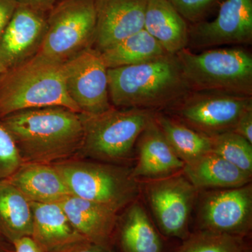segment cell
<instances>
[{"label": "cell", "instance_id": "cell-1", "mask_svg": "<svg viewBox=\"0 0 252 252\" xmlns=\"http://www.w3.org/2000/svg\"><path fill=\"white\" fill-rule=\"evenodd\" d=\"M12 136L23 163L54 164L77 156L80 114L62 107L26 109L0 119Z\"/></svg>", "mask_w": 252, "mask_h": 252}, {"label": "cell", "instance_id": "cell-2", "mask_svg": "<svg viewBox=\"0 0 252 252\" xmlns=\"http://www.w3.org/2000/svg\"><path fill=\"white\" fill-rule=\"evenodd\" d=\"M110 102L121 109L156 108L182 98L189 90L176 55L107 69Z\"/></svg>", "mask_w": 252, "mask_h": 252}, {"label": "cell", "instance_id": "cell-3", "mask_svg": "<svg viewBox=\"0 0 252 252\" xmlns=\"http://www.w3.org/2000/svg\"><path fill=\"white\" fill-rule=\"evenodd\" d=\"M49 107L81 113L66 90L63 64L36 55L0 74V119L20 111Z\"/></svg>", "mask_w": 252, "mask_h": 252}, {"label": "cell", "instance_id": "cell-4", "mask_svg": "<svg viewBox=\"0 0 252 252\" xmlns=\"http://www.w3.org/2000/svg\"><path fill=\"white\" fill-rule=\"evenodd\" d=\"M79 114L83 137L77 156L113 164L130 157L141 134L154 118L146 109L113 107L99 114Z\"/></svg>", "mask_w": 252, "mask_h": 252}, {"label": "cell", "instance_id": "cell-5", "mask_svg": "<svg viewBox=\"0 0 252 252\" xmlns=\"http://www.w3.org/2000/svg\"><path fill=\"white\" fill-rule=\"evenodd\" d=\"M71 194L119 212L137 200L140 181L132 169L118 164L67 159L51 164Z\"/></svg>", "mask_w": 252, "mask_h": 252}, {"label": "cell", "instance_id": "cell-6", "mask_svg": "<svg viewBox=\"0 0 252 252\" xmlns=\"http://www.w3.org/2000/svg\"><path fill=\"white\" fill-rule=\"evenodd\" d=\"M189 89L250 96L252 94V58L239 49L193 54L187 49L176 54Z\"/></svg>", "mask_w": 252, "mask_h": 252}, {"label": "cell", "instance_id": "cell-7", "mask_svg": "<svg viewBox=\"0 0 252 252\" xmlns=\"http://www.w3.org/2000/svg\"><path fill=\"white\" fill-rule=\"evenodd\" d=\"M95 24L94 0H62L48 13L45 36L36 55L64 64L93 48Z\"/></svg>", "mask_w": 252, "mask_h": 252}, {"label": "cell", "instance_id": "cell-8", "mask_svg": "<svg viewBox=\"0 0 252 252\" xmlns=\"http://www.w3.org/2000/svg\"><path fill=\"white\" fill-rule=\"evenodd\" d=\"M145 195L160 230L171 238L185 240L198 191L182 171L162 178L147 180Z\"/></svg>", "mask_w": 252, "mask_h": 252}, {"label": "cell", "instance_id": "cell-9", "mask_svg": "<svg viewBox=\"0 0 252 252\" xmlns=\"http://www.w3.org/2000/svg\"><path fill=\"white\" fill-rule=\"evenodd\" d=\"M107 69L100 52L94 48L63 64L66 90L81 113L95 114L112 108Z\"/></svg>", "mask_w": 252, "mask_h": 252}, {"label": "cell", "instance_id": "cell-10", "mask_svg": "<svg viewBox=\"0 0 252 252\" xmlns=\"http://www.w3.org/2000/svg\"><path fill=\"white\" fill-rule=\"evenodd\" d=\"M198 214L200 230L246 238L252 227L251 183L204 193Z\"/></svg>", "mask_w": 252, "mask_h": 252}, {"label": "cell", "instance_id": "cell-11", "mask_svg": "<svg viewBox=\"0 0 252 252\" xmlns=\"http://www.w3.org/2000/svg\"><path fill=\"white\" fill-rule=\"evenodd\" d=\"M251 109L250 96L209 92L187 99L179 114L195 130L214 136L233 130L240 117Z\"/></svg>", "mask_w": 252, "mask_h": 252}, {"label": "cell", "instance_id": "cell-12", "mask_svg": "<svg viewBox=\"0 0 252 252\" xmlns=\"http://www.w3.org/2000/svg\"><path fill=\"white\" fill-rule=\"evenodd\" d=\"M47 14L18 5L0 36V63L5 69L19 65L38 54L46 34Z\"/></svg>", "mask_w": 252, "mask_h": 252}, {"label": "cell", "instance_id": "cell-13", "mask_svg": "<svg viewBox=\"0 0 252 252\" xmlns=\"http://www.w3.org/2000/svg\"><path fill=\"white\" fill-rule=\"evenodd\" d=\"M198 46L250 43L252 39V0H225L216 19L197 23L190 32Z\"/></svg>", "mask_w": 252, "mask_h": 252}, {"label": "cell", "instance_id": "cell-14", "mask_svg": "<svg viewBox=\"0 0 252 252\" xmlns=\"http://www.w3.org/2000/svg\"><path fill=\"white\" fill-rule=\"evenodd\" d=\"M147 0H94L95 31L93 48L102 52L144 30Z\"/></svg>", "mask_w": 252, "mask_h": 252}, {"label": "cell", "instance_id": "cell-15", "mask_svg": "<svg viewBox=\"0 0 252 252\" xmlns=\"http://www.w3.org/2000/svg\"><path fill=\"white\" fill-rule=\"evenodd\" d=\"M138 155L132 174L137 180H154L180 172L185 162L177 156L155 119L138 138Z\"/></svg>", "mask_w": 252, "mask_h": 252}, {"label": "cell", "instance_id": "cell-16", "mask_svg": "<svg viewBox=\"0 0 252 252\" xmlns=\"http://www.w3.org/2000/svg\"><path fill=\"white\" fill-rule=\"evenodd\" d=\"M59 204L71 224L86 241L109 248L118 223V212L73 195Z\"/></svg>", "mask_w": 252, "mask_h": 252}, {"label": "cell", "instance_id": "cell-17", "mask_svg": "<svg viewBox=\"0 0 252 252\" xmlns=\"http://www.w3.org/2000/svg\"><path fill=\"white\" fill-rule=\"evenodd\" d=\"M31 205L32 238L44 252H67L87 242L71 224L59 203L31 202Z\"/></svg>", "mask_w": 252, "mask_h": 252}, {"label": "cell", "instance_id": "cell-18", "mask_svg": "<svg viewBox=\"0 0 252 252\" xmlns=\"http://www.w3.org/2000/svg\"><path fill=\"white\" fill-rule=\"evenodd\" d=\"M8 180L31 203H59L72 195L51 164L23 163Z\"/></svg>", "mask_w": 252, "mask_h": 252}, {"label": "cell", "instance_id": "cell-19", "mask_svg": "<svg viewBox=\"0 0 252 252\" xmlns=\"http://www.w3.org/2000/svg\"><path fill=\"white\" fill-rule=\"evenodd\" d=\"M144 29L167 54L176 55L188 44L187 21L169 0H147Z\"/></svg>", "mask_w": 252, "mask_h": 252}, {"label": "cell", "instance_id": "cell-20", "mask_svg": "<svg viewBox=\"0 0 252 252\" xmlns=\"http://www.w3.org/2000/svg\"><path fill=\"white\" fill-rule=\"evenodd\" d=\"M182 172L198 190L237 188L252 180V175L212 152L186 163Z\"/></svg>", "mask_w": 252, "mask_h": 252}, {"label": "cell", "instance_id": "cell-21", "mask_svg": "<svg viewBox=\"0 0 252 252\" xmlns=\"http://www.w3.org/2000/svg\"><path fill=\"white\" fill-rule=\"evenodd\" d=\"M32 230L31 202L9 180L0 181V234L12 244Z\"/></svg>", "mask_w": 252, "mask_h": 252}, {"label": "cell", "instance_id": "cell-22", "mask_svg": "<svg viewBox=\"0 0 252 252\" xmlns=\"http://www.w3.org/2000/svg\"><path fill=\"white\" fill-rule=\"evenodd\" d=\"M127 207L119 230L123 252H163L162 239L142 204L136 200Z\"/></svg>", "mask_w": 252, "mask_h": 252}, {"label": "cell", "instance_id": "cell-23", "mask_svg": "<svg viewBox=\"0 0 252 252\" xmlns=\"http://www.w3.org/2000/svg\"><path fill=\"white\" fill-rule=\"evenodd\" d=\"M100 55L106 67L110 69L149 62L167 54L144 29L104 50Z\"/></svg>", "mask_w": 252, "mask_h": 252}, {"label": "cell", "instance_id": "cell-24", "mask_svg": "<svg viewBox=\"0 0 252 252\" xmlns=\"http://www.w3.org/2000/svg\"><path fill=\"white\" fill-rule=\"evenodd\" d=\"M154 119L168 143L185 164L211 152V136L165 116L159 115Z\"/></svg>", "mask_w": 252, "mask_h": 252}, {"label": "cell", "instance_id": "cell-25", "mask_svg": "<svg viewBox=\"0 0 252 252\" xmlns=\"http://www.w3.org/2000/svg\"><path fill=\"white\" fill-rule=\"evenodd\" d=\"M175 252H252L246 238L198 230L183 240Z\"/></svg>", "mask_w": 252, "mask_h": 252}, {"label": "cell", "instance_id": "cell-26", "mask_svg": "<svg viewBox=\"0 0 252 252\" xmlns=\"http://www.w3.org/2000/svg\"><path fill=\"white\" fill-rule=\"evenodd\" d=\"M212 153L252 175V144L234 131L211 136Z\"/></svg>", "mask_w": 252, "mask_h": 252}, {"label": "cell", "instance_id": "cell-27", "mask_svg": "<svg viewBox=\"0 0 252 252\" xmlns=\"http://www.w3.org/2000/svg\"><path fill=\"white\" fill-rule=\"evenodd\" d=\"M23 163L12 136L0 122V181L9 179Z\"/></svg>", "mask_w": 252, "mask_h": 252}, {"label": "cell", "instance_id": "cell-28", "mask_svg": "<svg viewBox=\"0 0 252 252\" xmlns=\"http://www.w3.org/2000/svg\"><path fill=\"white\" fill-rule=\"evenodd\" d=\"M186 21L199 23L220 0H169Z\"/></svg>", "mask_w": 252, "mask_h": 252}, {"label": "cell", "instance_id": "cell-29", "mask_svg": "<svg viewBox=\"0 0 252 252\" xmlns=\"http://www.w3.org/2000/svg\"><path fill=\"white\" fill-rule=\"evenodd\" d=\"M233 131L252 144V109L246 111L240 117Z\"/></svg>", "mask_w": 252, "mask_h": 252}, {"label": "cell", "instance_id": "cell-30", "mask_svg": "<svg viewBox=\"0 0 252 252\" xmlns=\"http://www.w3.org/2000/svg\"><path fill=\"white\" fill-rule=\"evenodd\" d=\"M18 5L16 0H0V36L12 18Z\"/></svg>", "mask_w": 252, "mask_h": 252}, {"label": "cell", "instance_id": "cell-31", "mask_svg": "<svg viewBox=\"0 0 252 252\" xmlns=\"http://www.w3.org/2000/svg\"><path fill=\"white\" fill-rule=\"evenodd\" d=\"M62 0H16L18 4L29 6L43 12L49 13Z\"/></svg>", "mask_w": 252, "mask_h": 252}, {"label": "cell", "instance_id": "cell-32", "mask_svg": "<svg viewBox=\"0 0 252 252\" xmlns=\"http://www.w3.org/2000/svg\"><path fill=\"white\" fill-rule=\"evenodd\" d=\"M12 245L14 252H44L32 237L18 239Z\"/></svg>", "mask_w": 252, "mask_h": 252}, {"label": "cell", "instance_id": "cell-33", "mask_svg": "<svg viewBox=\"0 0 252 252\" xmlns=\"http://www.w3.org/2000/svg\"><path fill=\"white\" fill-rule=\"evenodd\" d=\"M67 252H110V251L108 248L86 242L74 247L72 250Z\"/></svg>", "mask_w": 252, "mask_h": 252}, {"label": "cell", "instance_id": "cell-34", "mask_svg": "<svg viewBox=\"0 0 252 252\" xmlns=\"http://www.w3.org/2000/svg\"><path fill=\"white\" fill-rule=\"evenodd\" d=\"M0 252H12L10 251L8 248H6L3 240H0Z\"/></svg>", "mask_w": 252, "mask_h": 252}, {"label": "cell", "instance_id": "cell-35", "mask_svg": "<svg viewBox=\"0 0 252 252\" xmlns=\"http://www.w3.org/2000/svg\"><path fill=\"white\" fill-rule=\"evenodd\" d=\"M5 70H6V69H5L4 66L2 65V64L0 63V74L4 72Z\"/></svg>", "mask_w": 252, "mask_h": 252}, {"label": "cell", "instance_id": "cell-36", "mask_svg": "<svg viewBox=\"0 0 252 252\" xmlns=\"http://www.w3.org/2000/svg\"><path fill=\"white\" fill-rule=\"evenodd\" d=\"M4 238H3L2 237V235H1V234H0V240H4Z\"/></svg>", "mask_w": 252, "mask_h": 252}]
</instances>
